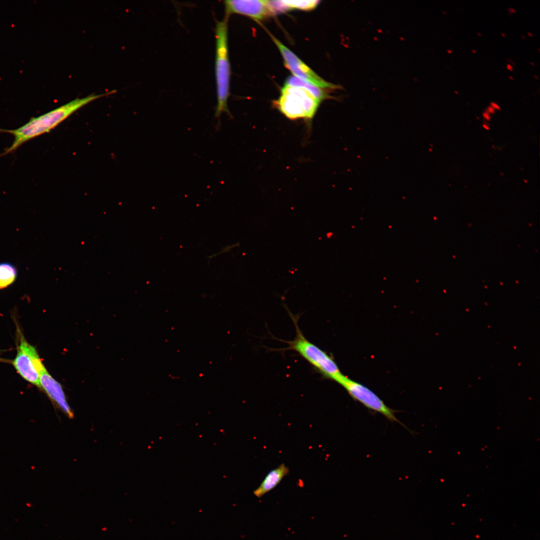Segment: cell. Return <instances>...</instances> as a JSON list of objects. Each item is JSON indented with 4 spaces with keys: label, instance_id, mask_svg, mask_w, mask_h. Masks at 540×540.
<instances>
[{
    "label": "cell",
    "instance_id": "2e32d148",
    "mask_svg": "<svg viewBox=\"0 0 540 540\" xmlns=\"http://www.w3.org/2000/svg\"><path fill=\"white\" fill-rule=\"evenodd\" d=\"M488 112H494V108H492V107H490L488 108Z\"/></svg>",
    "mask_w": 540,
    "mask_h": 540
},
{
    "label": "cell",
    "instance_id": "4fadbf2b",
    "mask_svg": "<svg viewBox=\"0 0 540 540\" xmlns=\"http://www.w3.org/2000/svg\"><path fill=\"white\" fill-rule=\"evenodd\" d=\"M282 2L288 9L296 8L304 10H309L314 8L320 2V1L317 0H282Z\"/></svg>",
    "mask_w": 540,
    "mask_h": 540
},
{
    "label": "cell",
    "instance_id": "6da1fadb",
    "mask_svg": "<svg viewBox=\"0 0 540 540\" xmlns=\"http://www.w3.org/2000/svg\"><path fill=\"white\" fill-rule=\"evenodd\" d=\"M105 94H92L84 98H76L46 114L32 118L26 124L14 130L0 128V132L8 133L14 136V140L12 145L0 156H4L14 152L26 142L48 132L75 111Z\"/></svg>",
    "mask_w": 540,
    "mask_h": 540
},
{
    "label": "cell",
    "instance_id": "ba28073f",
    "mask_svg": "<svg viewBox=\"0 0 540 540\" xmlns=\"http://www.w3.org/2000/svg\"><path fill=\"white\" fill-rule=\"evenodd\" d=\"M226 17L231 14H239L255 20H262L274 14L270 0H226L224 2Z\"/></svg>",
    "mask_w": 540,
    "mask_h": 540
},
{
    "label": "cell",
    "instance_id": "ac0fdd59",
    "mask_svg": "<svg viewBox=\"0 0 540 540\" xmlns=\"http://www.w3.org/2000/svg\"><path fill=\"white\" fill-rule=\"evenodd\" d=\"M484 128H486V129H488V127L486 126H484Z\"/></svg>",
    "mask_w": 540,
    "mask_h": 540
},
{
    "label": "cell",
    "instance_id": "9c48e42d",
    "mask_svg": "<svg viewBox=\"0 0 540 540\" xmlns=\"http://www.w3.org/2000/svg\"><path fill=\"white\" fill-rule=\"evenodd\" d=\"M40 388H42L48 397L69 417L72 418V412L68 404L62 388L47 372H42L40 378Z\"/></svg>",
    "mask_w": 540,
    "mask_h": 540
},
{
    "label": "cell",
    "instance_id": "9a60e30c",
    "mask_svg": "<svg viewBox=\"0 0 540 540\" xmlns=\"http://www.w3.org/2000/svg\"><path fill=\"white\" fill-rule=\"evenodd\" d=\"M484 118H486V120H490V116L488 115V113H487V112H484Z\"/></svg>",
    "mask_w": 540,
    "mask_h": 540
},
{
    "label": "cell",
    "instance_id": "e0dca14e",
    "mask_svg": "<svg viewBox=\"0 0 540 540\" xmlns=\"http://www.w3.org/2000/svg\"><path fill=\"white\" fill-rule=\"evenodd\" d=\"M507 66H508V68L510 69V70H512V66H510L509 64H508V65Z\"/></svg>",
    "mask_w": 540,
    "mask_h": 540
},
{
    "label": "cell",
    "instance_id": "3957f363",
    "mask_svg": "<svg viewBox=\"0 0 540 540\" xmlns=\"http://www.w3.org/2000/svg\"><path fill=\"white\" fill-rule=\"evenodd\" d=\"M296 328L295 338L286 342L288 346L281 350H292L298 353L324 378L338 383L344 375L332 356L316 344L309 341L303 334L298 325L297 316L289 312Z\"/></svg>",
    "mask_w": 540,
    "mask_h": 540
},
{
    "label": "cell",
    "instance_id": "52a82bcc",
    "mask_svg": "<svg viewBox=\"0 0 540 540\" xmlns=\"http://www.w3.org/2000/svg\"><path fill=\"white\" fill-rule=\"evenodd\" d=\"M271 36L282 55L285 66L292 73L294 76L322 89L332 90L340 88L339 86L322 79L276 38L272 36Z\"/></svg>",
    "mask_w": 540,
    "mask_h": 540
},
{
    "label": "cell",
    "instance_id": "277c9868",
    "mask_svg": "<svg viewBox=\"0 0 540 540\" xmlns=\"http://www.w3.org/2000/svg\"><path fill=\"white\" fill-rule=\"evenodd\" d=\"M320 102L307 90L285 84L274 105L290 120L304 119L311 122Z\"/></svg>",
    "mask_w": 540,
    "mask_h": 540
},
{
    "label": "cell",
    "instance_id": "5bb4252c",
    "mask_svg": "<svg viewBox=\"0 0 540 540\" xmlns=\"http://www.w3.org/2000/svg\"><path fill=\"white\" fill-rule=\"evenodd\" d=\"M491 106H492V107L493 108H497L498 110L500 109L499 106H498L496 104L494 103V102L492 103Z\"/></svg>",
    "mask_w": 540,
    "mask_h": 540
},
{
    "label": "cell",
    "instance_id": "7c38bea8",
    "mask_svg": "<svg viewBox=\"0 0 540 540\" xmlns=\"http://www.w3.org/2000/svg\"><path fill=\"white\" fill-rule=\"evenodd\" d=\"M18 272L16 267L8 262L0 263V289L8 288L16 280Z\"/></svg>",
    "mask_w": 540,
    "mask_h": 540
},
{
    "label": "cell",
    "instance_id": "5b68a950",
    "mask_svg": "<svg viewBox=\"0 0 540 540\" xmlns=\"http://www.w3.org/2000/svg\"><path fill=\"white\" fill-rule=\"evenodd\" d=\"M12 364L24 379L40 388V376L46 370L36 348L30 344L22 336H20L17 353Z\"/></svg>",
    "mask_w": 540,
    "mask_h": 540
},
{
    "label": "cell",
    "instance_id": "7a4b0ae2",
    "mask_svg": "<svg viewBox=\"0 0 540 540\" xmlns=\"http://www.w3.org/2000/svg\"><path fill=\"white\" fill-rule=\"evenodd\" d=\"M228 18L216 23L215 28L216 57L215 76L216 87L217 104L214 118L218 119L216 130L220 129V116L226 113L232 118L228 106L230 96V66L228 48Z\"/></svg>",
    "mask_w": 540,
    "mask_h": 540
},
{
    "label": "cell",
    "instance_id": "8992f818",
    "mask_svg": "<svg viewBox=\"0 0 540 540\" xmlns=\"http://www.w3.org/2000/svg\"><path fill=\"white\" fill-rule=\"evenodd\" d=\"M355 400L368 409L378 412L392 422H396L404 426L395 416L396 410L388 406L376 394L365 386L344 376L338 383Z\"/></svg>",
    "mask_w": 540,
    "mask_h": 540
},
{
    "label": "cell",
    "instance_id": "8fae6325",
    "mask_svg": "<svg viewBox=\"0 0 540 540\" xmlns=\"http://www.w3.org/2000/svg\"><path fill=\"white\" fill-rule=\"evenodd\" d=\"M286 84L291 86L302 88L307 90L320 102L326 99L332 98L324 89L294 76L288 78Z\"/></svg>",
    "mask_w": 540,
    "mask_h": 540
},
{
    "label": "cell",
    "instance_id": "30bf717a",
    "mask_svg": "<svg viewBox=\"0 0 540 540\" xmlns=\"http://www.w3.org/2000/svg\"><path fill=\"white\" fill-rule=\"evenodd\" d=\"M289 472V468L284 464L269 472L260 485L254 491V495L260 498L275 488Z\"/></svg>",
    "mask_w": 540,
    "mask_h": 540
}]
</instances>
